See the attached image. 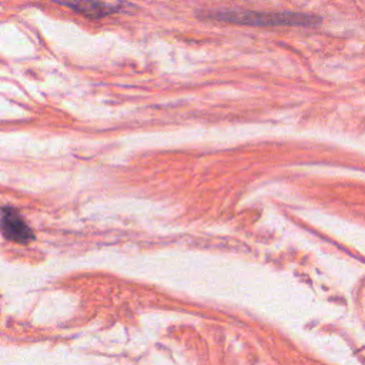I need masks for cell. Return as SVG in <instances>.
Returning <instances> with one entry per match:
<instances>
[{
    "label": "cell",
    "instance_id": "cell-3",
    "mask_svg": "<svg viewBox=\"0 0 365 365\" xmlns=\"http://www.w3.org/2000/svg\"><path fill=\"white\" fill-rule=\"evenodd\" d=\"M50 1L64 6L77 14H81L88 19H96V20L120 13L123 10V3L104 1V0H50Z\"/></svg>",
    "mask_w": 365,
    "mask_h": 365
},
{
    "label": "cell",
    "instance_id": "cell-1",
    "mask_svg": "<svg viewBox=\"0 0 365 365\" xmlns=\"http://www.w3.org/2000/svg\"><path fill=\"white\" fill-rule=\"evenodd\" d=\"M198 17L221 23L254 27H314L321 23L317 14L301 11H258L242 9H214L198 11Z\"/></svg>",
    "mask_w": 365,
    "mask_h": 365
},
{
    "label": "cell",
    "instance_id": "cell-2",
    "mask_svg": "<svg viewBox=\"0 0 365 365\" xmlns=\"http://www.w3.org/2000/svg\"><path fill=\"white\" fill-rule=\"evenodd\" d=\"M1 234L6 240L17 244H29L36 238L26 220L11 205L1 207Z\"/></svg>",
    "mask_w": 365,
    "mask_h": 365
}]
</instances>
